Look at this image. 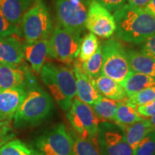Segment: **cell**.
I'll use <instances>...</instances> for the list:
<instances>
[{
  "label": "cell",
  "instance_id": "6da1fadb",
  "mask_svg": "<svg viewBox=\"0 0 155 155\" xmlns=\"http://www.w3.org/2000/svg\"><path fill=\"white\" fill-rule=\"evenodd\" d=\"M53 101L31 73L27 83V95L15 113L13 126L16 129L41 124L52 114Z\"/></svg>",
  "mask_w": 155,
  "mask_h": 155
},
{
  "label": "cell",
  "instance_id": "7a4b0ae2",
  "mask_svg": "<svg viewBox=\"0 0 155 155\" xmlns=\"http://www.w3.org/2000/svg\"><path fill=\"white\" fill-rule=\"evenodd\" d=\"M113 15L116 37L122 41L140 45L155 35V17L141 7L125 4Z\"/></svg>",
  "mask_w": 155,
  "mask_h": 155
},
{
  "label": "cell",
  "instance_id": "3957f363",
  "mask_svg": "<svg viewBox=\"0 0 155 155\" xmlns=\"http://www.w3.org/2000/svg\"><path fill=\"white\" fill-rule=\"evenodd\" d=\"M40 74L58 106L63 111H68L76 96V83L73 69L63 64L48 62L42 68Z\"/></svg>",
  "mask_w": 155,
  "mask_h": 155
},
{
  "label": "cell",
  "instance_id": "277c9868",
  "mask_svg": "<svg viewBox=\"0 0 155 155\" xmlns=\"http://www.w3.org/2000/svg\"><path fill=\"white\" fill-rule=\"evenodd\" d=\"M103 62L101 75L113 79L120 85L131 71L127 50L123 44L111 38L102 45Z\"/></svg>",
  "mask_w": 155,
  "mask_h": 155
},
{
  "label": "cell",
  "instance_id": "5b68a950",
  "mask_svg": "<svg viewBox=\"0 0 155 155\" xmlns=\"http://www.w3.org/2000/svg\"><path fill=\"white\" fill-rule=\"evenodd\" d=\"M20 30L25 40H49L53 30V21L47 6L42 0H36L25 12Z\"/></svg>",
  "mask_w": 155,
  "mask_h": 155
},
{
  "label": "cell",
  "instance_id": "8992f818",
  "mask_svg": "<svg viewBox=\"0 0 155 155\" xmlns=\"http://www.w3.org/2000/svg\"><path fill=\"white\" fill-rule=\"evenodd\" d=\"M81 40V34L57 24L49 38V58L71 65L78 58Z\"/></svg>",
  "mask_w": 155,
  "mask_h": 155
},
{
  "label": "cell",
  "instance_id": "52a82bcc",
  "mask_svg": "<svg viewBox=\"0 0 155 155\" xmlns=\"http://www.w3.org/2000/svg\"><path fill=\"white\" fill-rule=\"evenodd\" d=\"M32 147L40 155H71L73 137L63 124H58L38 135Z\"/></svg>",
  "mask_w": 155,
  "mask_h": 155
},
{
  "label": "cell",
  "instance_id": "ba28073f",
  "mask_svg": "<svg viewBox=\"0 0 155 155\" xmlns=\"http://www.w3.org/2000/svg\"><path fill=\"white\" fill-rule=\"evenodd\" d=\"M96 143L101 155H133L123 128L109 121L98 124Z\"/></svg>",
  "mask_w": 155,
  "mask_h": 155
},
{
  "label": "cell",
  "instance_id": "9c48e42d",
  "mask_svg": "<svg viewBox=\"0 0 155 155\" xmlns=\"http://www.w3.org/2000/svg\"><path fill=\"white\" fill-rule=\"evenodd\" d=\"M90 0H56L58 24L81 34L86 29Z\"/></svg>",
  "mask_w": 155,
  "mask_h": 155
},
{
  "label": "cell",
  "instance_id": "30bf717a",
  "mask_svg": "<svg viewBox=\"0 0 155 155\" xmlns=\"http://www.w3.org/2000/svg\"><path fill=\"white\" fill-rule=\"evenodd\" d=\"M66 116L75 132L86 139H96L100 121L91 106L75 98Z\"/></svg>",
  "mask_w": 155,
  "mask_h": 155
},
{
  "label": "cell",
  "instance_id": "8fae6325",
  "mask_svg": "<svg viewBox=\"0 0 155 155\" xmlns=\"http://www.w3.org/2000/svg\"><path fill=\"white\" fill-rule=\"evenodd\" d=\"M86 28L102 38H109L115 33V19L111 12L95 0H90Z\"/></svg>",
  "mask_w": 155,
  "mask_h": 155
},
{
  "label": "cell",
  "instance_id": "7c38bea8",
  "mask_svg": "<svg viewBox=\"0 0 155 155\" xmlns=\"http://www.w3.org/2000/svg\"><path fill=\"white\" fill-rule=\"evenodd\" d=\"M73 71L76 83L78 98L89 106L94 105L103 97L96 88L95 81L84 73L81 63L78 61L73 62Z\"/></svg>",
  "mask_w": 155,
  "mask_h": 155
},
{
  "label": "cell",
  "instance_id": "4fadbf2b",
  "mask_svg": "<svg viewBox=\"0 0 155 155\" xmlns=\"http://www.w3.org/2000/svg\"><path fill=\"white\" fill-rule=\"evenodd\" d=\"M32 73L25 63L19 66L0 63V91L15 88H27Z\"/></svg>",
  "mask_w": 155,
  "mask_h": 155
},
{
  "label": "cell",
  "instance_id": "5bb4252c",
  "mask_svg": "<svg viewBox=\"0 0 155 155\" xmlns=\"http://www.w3.org/2000/svg\"><path fill=\"white\" fill-rule=\"evenodd\" d=\"M22 45L25 60L30 63L34 73H40L47 59L49 58V40L35 41L24 40Z\"/></svg>",
  "mask_w": 155,
  "mask_h": 155
},
{
  "label": "cell",
  "instance_id": "9a60e30c",
  "mask_svg": "<svg viewBox=\"0 0 155 155\" xmlns=\"http://www.w3.org/2000/svg\"><path fill=\"white\" fill-rule=\"evenodd\" d=\"M23 40L20 36L13 35L0 38V63L19 66L24 63Z\"/></svg>",
  "mask_w": 155,
  "mask_h": 155
},
{
  "label": "cell",
  "instance_id": "2e32d148",
  "mask_svg": "<svg viewBox=\"0 0 155 155\" xmlns=\"http://www.w3.org/2000/svg\"><path fill=\"white\" fill-rule=\"evenodd\" d=\"M27 95V88H15L0 91V121L14 117Z\"/></svg>",
  "mask_w": 155,
  "mask_h": 155
},
{
  "label": "cell",
  "instance_id": "e0dca14e",
  "mask_svg": "<svg viewBox=\"0 0 155 155\" xmlns=\"http://www.w3.org/2000/svg\"><path fill=\"white\" fill-rule=\"evenodd\" d=\"M36 0H0V9L11 24L20 28L22 17Z\"/></svg>",
  "mask_w": 155,
  "mask_h": 155
},
{
  "label": "cell",
  "instance_id": "ac0fdd59",
  "mask_svg": "<svg viewBox=\"0 0 155 155\" xmlns=\"http://www.w3.org/2000/svg\"><path fill=\"white\" fill-rule=\"evenodd\" d=\"M131 70L155 78V61L141 51L134 49L127 50Z\"/></svg>",
  "mask_w": 155,
  "mask_h": 155
},
{
  "label": "cell",
  "instance_id": "d6986e66",
  "mask_svg": "<svg viewBox=\"0 0 155 155\" xmlns=\"http://www.w3.org/2000/svg\"><path fill=\"white\" fill-rule=\"evenodd\" d=\"M96 88L101 96L116 101L126 99L127 94L119 83L106 75H101L95 81Z\"/></svg>",
  "mask_w": 155,
  "mask_h": 155
},
{
  "label": "cell",
  "instance_id": "ffe728a7",
  "mask_svg": "<svg viewBox=\"0 0 155 155\" xmlns=\"http://www.w3.org/2000/svg\"><path fill=\"white\" fill-rule=\"evenodd\" d=\"M121 86L124 89L127 96H130L145 88L154 86L155 78L131 71Z\"/></svg>",
  "mask_w": 155,
  "mask_h": 155
},
{
  "label": "cell",
  "instance_id": "44dd1931",
  "mask_svg": "<svg viewBox=\"0 0 155 155\" xmlns=\"http://www.w3.org/2000/svg\"><path fill=\"white\" fill-rule=\"evenodd\" d=\"M154 129L155 127L151 124L149 119H142L124 129L126 139L130 145L133 152L145 136Z\"/></svg>",
  "mask_w": 155,
  "mask_h": 155
},
{
  "label": "cell",
  "instance_id": "7402d4cb",
  "mask_svg": "<svg viewBox=\"0 0 155 155\" xmlns=\"http://www.w3.org/2000/svg\"><path fill=\"white\" fill-rule=\"evenodd\" d=\"M142 119V117L139 115L137 111V106L129 103L127 100L118 102L114 119L116 124L124 129L128 126Z\"/></svg>",
  "mask_w": 155,
  "mask_h": 155
},
{
  "label": "cell",
  "instance_id": "603a6c76",
  "mask_svg": "<svg viewBox=\"0 0 155 155\" xmlns=\"http://www.w3.org/2000/svg\"><path fill=\"white\" fill-rule=\"evenodd\" d=\"M73 150L71 155H101L96 139H86L76 132L71 134Z\"/></svg>",
  "mask_w": 155,
  "mask_h": 155
},
{
  "label": "cell",
  "instance_id": "cb8c5ba5",
  "mask_svg": "<svg viewBox=\"0 0 155 155\" xmlns=\"http://www.w3.org/2000/svg\"><path fill=\"white\" fill-rule=\"evenodd\" d=\"M117 104L116 101L102 97L98 101L91 106L98 119L103 121H114Z\"/></svg>",
  "mask_w": 155,
  "mask_h": 155
},
{
  "label": "cell",
  "instance_id": "d4e9b609",
  "mask_svg": "<svg viewBox=\"0 0 155 155\" xmlns=\"http://www.w3.org/2000/svg\"><path fill=\"white\" fill-rule=\"evenodd\" d=\"M0 155H40L33 147L19 139L11 140L0 147Z\"/></svg>",
  "mask_w": 155,
  "mask_h": 155
},
{
  "label": "cell",
  "instance_id": "484cf974",
  "mask_svg": "<svg viewBox=\"0 0 155 155\" xmlns=\"http://www.w3.org/2000/svg\"><path fill=\"white\" fill-rule=\"evenodd\" d=\"M102 45H99L96 52L88 61L81 63L83 71L89 78L96 81L101 75L102 68Z\"/></svg>",
  "mask_w": 155,
  "mask_h": 155
},
{
  "label": "cell",
  "instance_id": "4316f807",
  "mask_svg": "<svg viewBox=\"0 0 155 155\" xmlns=\"http://www.w3.org/2000/svg\"><path fill=\"white\" fill-rule=\"evenodd\" d=\"M99 47V42L96 35L89 32L82 39L78 52V61L81 63L88 61Z\"/></svg>",
  "mask_w": 155,
  "mask_h": 155
},
{
  "label": "cell",
  "instance_id": "83f0119b",
  "mask_svg": "<svg viewBox=\"0 0 155 155\" xmlns=\"http://www.w3.org/2000/svg\"><path fill=\"white\" fill-rule=\"evenodd\" d=\"M133 155H155V129L145 136L133 152Z\"/></svg>",
  "mask_w": 155,
  "mask_h": 155
},
{
  "label": "cell",
  "instance_id": "f1b7e54d",
  "mask_svg": "<svg viewBox=\"0 0 155 155\" xmlns=\"http://www.w3.org/2000/svg\"><path fill=\"white\" fill-rule=\"evenodd\" d=\"M155 99V86L145 88L136 94L129 96L128 102L136 106L144 105L145 104L152 101Z\"/></svg>",
  "mask_w": 155,
  "mask_h": 155
},
{
  "label": "cell",
  "instance_id": "f546056e",
  "mask_svg": "<svg viewBox=\"0 0 155 155\" xmlns=\"http://www.w3.org/2000/svg\"><path fill=\"white\" fill-rule=\"evenodd\" d=\"M16 35L18 36H22L20 28L16 25L11 24L5 18L2 12L0 9V38L9 35Z\"/></svg>",
  "mask_w": 155,
  "mask_h": 155
},
{
  "label": "cell",
  "instance_id": "4dcf8cb0",
  "mask_svg": "<svg viewBox=\"0 0 155 155\" xmlns=\"http://www.w3.org/2000/svg\"><path fill=\"white\" fill-rule=\"evenodd\" d=\"M16 137L10 121H0V147Z\"/></svg>",
  "mask_w": 155,
  "mask_h": 155
},
{
  "label": "cell",
  "instance_id": "1f68e13d",
  "mask_svg": "<svg viewBox=\"0 0 155 155\" xmlns=\"http://www.w3.org/2000/svg\"><path fill=\"white\" fill-rule=\"evenodd\" d=\"M140 51L155 61V35L140 44Z\"/></svg>",
  "mask_w": 155,
  "mask_h": 155
},
{
  "label": "cell",
  "instance_id": "d6a6232c",
  "mask_svg": "<svg viewBox=\"0 0 155 155\" xmlns=\"http://www.w3.org/2000/svg\"><path fill=\"white\" fill-rule=\"evenodd\" d=\"M137 111L140 116L151 118L155 116V99L144 105L137 106Z\"/></svg>",
  "mask_w": 155,
  "mask_h": 155
},
{
  "label": "cell",
  "instance_id": "836d02e7",
  "mask_svg": "<svg viewBox=\"0 0 155 155\" xmlns=\"http://www.w3.org/2000/svg\"><path fill=\"white\" fill-rule=\"evenodd\" d=\"M109 12H114L124 5L127 0H95Z\"/></svg>",
  "mask_w": 155,
  "mask_h": 155
},
{
  "label": "cell",
  "instance_id": "e575fe53",
  "mask_svg": "<svg viewBox=\"0 0 155 155\" xmlns=\"http://www.w3.org/2000/svg\"><path fill=\"white\" fill-rule=\"evenodd\" d=\"M144 11L155 17V0H151L145 7H143Z\"/></svg>",
  "mask_w": 155,
  "mask_h": 155
},
{
  "label": "cell",
  "instance_id": "d590c367",
  "mask_svg": "<svg viewBox=\"0 0 155 155\" xmlns=\"http://www.w3.org/2000/svg\"><path fill=\"white\" fill-rule=\"evenodd\" d=\"M127 1L129 2V5L143 8V7H145L147 4L150 2L151 0H127Z\"/></svg>",
  "mask_w": 155,
  "mask_h": 155
},
{
  "label": "cell",
  "instance_id": "8d00e7d4",
  "mask_svg": "<svg viewBox=\"0 0 155 155\" xmlns=\"http://www.w3.org/2000/svg\"><path fill=\"white\" fill-rule=\"evenodd\" d=\"M149 121H150L151 124H152L154 127H155V116H152V117H151L150 119H149Z\"/></svg>",
  "mask_w": 155,
  "mask_h": 155
}]
</instances>
